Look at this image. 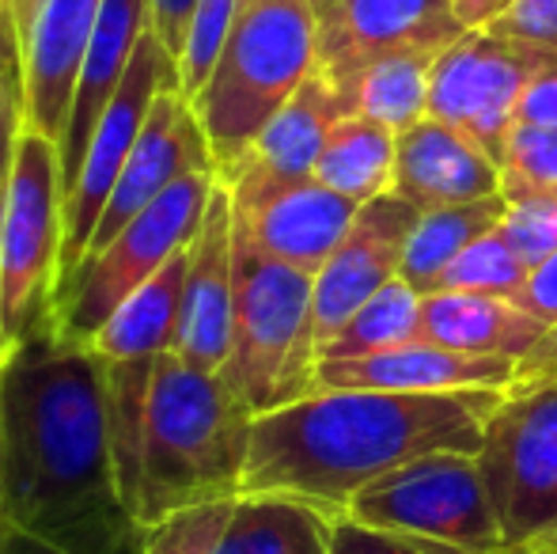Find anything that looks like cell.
Masks as SVG:
<instances>
[{
  "label": "cell",
  "instance_id": "cell-21",
  "mask_svg": "<svg viewBox=\"0 0 557 554\" xmlns=\"http://www.w3.org/2000/svg\"><path fill=\"white\" fill-rule=\"evenodd\" d=\"M152 30V0H103L96 30H91L88 53H84L81 84L73 96V114H69L65 137H61V175H65V194L73 190L76 171L88 152V140L96 134L99 119L111 107L117 84L125 81L140 42Z\"/></svg>",
  "mask_w": 557,
  "mask_h": 554
},
{
  "label": "cell",
  "instance_id": "cell-10",
  "mask_svg": "<svg viewBox=\"0 0 557 554\" xmlns=\"http://www.w3.org/2000/svg\"><path fill=\"white\" fill-rule=\"evenodd\" d=\"M160 91H178V65L168 50H163L160 38L148 30L145 42H140L137 58H133L125 81L117 84L111 107L99 119L96 134L88 140V152L76 171L73 190L65 194V251H61V285L81 270L88 244L99 229V217H103L107 201L114 194V183L122 175L125 160H129L133 145H137L140 130H145L152 103ZM183 96V91H178Z\"/></svg>",
  "mask_w": 557,
  "mask_h": 554
},
{
  "label": "cell",
  "instance_id": "cell-16",
  "mask_svg": "<svg viewBox=\"0 0 557 554\" xmlns=\"http://www.w3.org/2000/svg\"><path fill=\"white\" fill-rule=\"evenodd\" d=\"M235 316V209L221 183L206 209L186 259L183 316H178L175 357L190 369L221 372L232 349Z\"/></svg>",
  "mask_w": 557,
  "mask_h": 554
},
{
  "label": "cell",
  "instance_id": "cell-39",
  "mask_svg": "<svg viewBox=\"0 0 557 554\" xmlns=\"http://www.w3.org/2000/svg\"><path fill=\"white\" fill-rule=\"evenodd\" d=\"M528 316H535L543 327L557 323V251L546 262H539L523 281V288L512 296Z\"/></svg>",
  "mask_w": 557,
  "mask_h": 554
},
{
  "label": "cell",
  "instance_id": "cell-19",
  "mask_svg": "<svg viewBox=\"0 0 557 554\" xmlns=\"http://www.w3.org/2000/svg\"><path fill=\"white\" fill-rule=\"evenodd\" d=\"M357 209V201L308 178V183L273 194L270 201L247 213H235V236L265 259L315 278L334 255V247L345 239Z\"/></svg>",
  "mask_w": 557,
  "mask_h": 554
},
{
  "label": "cell",
  "instance_id": "cell-18",
  "mask_svg": "<svg viewBox=\"0 0 557 554\" xmlns=\"http://www.w3.org/2000/svg\"><path fill=\"white\" fill-rule=\"evenodd\" d=\"M516 380V361L508 357H474L433 342L387 349V354L352 357V361H319L311 392H398V395H441L470 387H500Z\"/></svg>",
  "mask_w": 557,
  "mask_h": 554
},
{
  "label": "cell",
  "instance_id": "cell-48",
  "mask_svg": "<svg viewBox=\"0 0 557 554\" xmlns=\"http://www.w3.org/2000/svg\"><path fill=\"white\" fill-rule=\"evenodd\" d=\"M0 365H4V354H0Z\"/></svg>",
  "mask_w": 557,
  "mask_h": 554
},
{
  "label": "cell",
  "instance_id": "cell-45",
  "mask_svg": "<svg viewBox=\"0 0 557 554\" xmlns=\"http://www.w3.org/2000/svg\"><path fill=\"white\" fill-rule=\"evenodd\" d=\"M334 4H337V0H311V8H315V15H326Z\"/></svg>",
  "mask_w": 557,
  "mask_h": 554
},
{
  "label": "cell",
  "instance_id": "cell-9",
  "mask_svg": "<svg viewBox=\"0 0 557 554\" xmlns=\"http://www.w3.org/2000/svg\"><path fill=\"white\" fill-rule=\"evenodd\" d=\"M342 517L470 554H508L474 456L436 452L372 479Z\"/></svg>",
  "mask_w": 557,
  "mask_h": 554
},
{
  "label": "cell",
  "instance_id": "cell-1",
  "mask_svg": "<svg viewBox=\"0 0 557 554\" xmlns=\"http://www.w3.org/2000/svg\"><path fill=\"white\" fill-rule=\"evenodd\" d=\"M0 525L61 554L145 551L117 490L103 361L53 319L0 365Z\"/></svg>",
  "mask_w": 557,
  "mask_h": 554
},
{
  "label": "cell",
  "instance_id": "cell-13",
  "mask_svg": "<svg viewBox=\"0 0 557 554\" xmlns=\"http://www.w3.org/2000/svg\"><path fill=\"white\" fill-rule=\"evenodd\" d=\"M418 209L395 190L372 198L357 209L345 239L334 247L326 267L315 274L311 288V334L315 349L342 331V323L368 304L383 285L403 274V255L418 224Z\"/></svg>",
  "mask_w": 557,
  "mask_h": 554
},
{
  "label": "cell",
  "instance_id": "cell-20",
  "mask_svg": "<svg viewBox=\"0 0 557 554\" xmlns=\"http://www.w3.org/2000/svg\"><path fill=\"white\" fill-rule=\"evenodd\" d=\"M395 194L418 213H436L500 194V168L467 134L441 119H425L398 134Z\"/></svg>",
  "mask_w": 557,
  "mask_h": 554
},
{
  "label": "cell",
  "instance_id": "cell-8",
  "mask_svg": "<svg viewBox=\"0 0 557 554\" xmlns=\"http://www.w3.org/2000/svg\"><path fill=\"white\" fill-rule=\"evenodd\" d=\"M216 186V171H198L171 186L140 217H133L103 251L91 255L65 281L53 304V327L65 338L88 342L145 281H152L178 251L194 244Z\"/></svg>",
  "mask_w": 557,
  "mask_h": 554
},
{
  "label": "cell",
  "instance_id": "cell-33",
  "mask_svg": "<svg viewBox=\"0 0 557 554\" xmlns=\"http://www.w3.org/2000/svg\"><path fill=\"white\" fill-rule=\"evenodd\" d=\"M516 190H557V130H508L500 152V194Z\"/></svg>",
  "mask_w": 557,
  "mask_h": 554
},
{
  "label": "cell",
  "instance_id": "cell-5",
  "mask_svg": "<svg viewBox=\"0 0 557 554\" xmlns=\"http://www.w3.org/2000/svg\"><path fill=\"white\" fill-rule=\"evenodd\" d=\"M311 288V274L265 259L235 236L232 349L221 377L255 418L304 399L315 387Z\"/></svg>",
  "mask_w": 557,
  "mask_h": 554
},
{
  "label": "cell",
  "instance_id": "cell-38",
  "mask_svg": "<svg viewBox=\"0 0 557 554\" xmlns=\"http://www.w3.org/2000/svg\"><path fill=\"white\" fill-rule=\"evenodd\" d=\"M512 126L557 130V53L528 81L520 103H516V122H512Z\"/></svg>",
  "mask_w": 557,
  "mask_h": 554
},
{
  "label": "cell",
  "instance_id": "cell-7",
  "mask_svg": "<svg viewBox=\"0 0 557 554\" xmlns=\"http://www.w3.org/2000/svg\"><path fill=\"white\" fill-rule=\"evenodd\" d=\"M474 459L505 551H557V380L505 392Z\"/></svg>",
  "mask_w": 557,
  "mask_h": 554
},
{
  "label": "cell",
  "instance_id": "cell-25",
  "mask_svg": "<svg viewBox=\"0 0 557 554\" xmlns=\"http://www.w3.org/2000/svg\"><path fill=\"white\" fill-rule=\"evenodd\" d=\"M395 152L398 134H391L387 126L364 119V114H345L326 134L315 163V183L364 206V201L395 190Z\"/></svg>",
  "mask_w": 557,
  "mask_h": 554
},
{
  "label": "cell",
  "instance_id": "cell-22",
  "mask_svg": "<svg viewBox=\"0 0 557 554\" xmlns=\"http://www.w3.org/2000/svg\"><path fill=\"white\" fill-rule=\"evenodd\" d=\"M546 334L535 316L512 296L493 293H429L421 296V342L474 357L520 361Z\"/></svg>",
  "mask_w": 557,
  "mask_h": 554
},
{
  "label": "cell",
  "instance_id": "cell-44",
  "mask_svg": "<svg viewBox=\"0 0 557 554\" xmlns=\"http://www.w3.org/2000/svg\"><path fill=\"white\" fill-rule=\"evenodd\" d=\"M38 4H42V0H4V12H8V23H12L15 38H23L30 30V20H35Z\"/></svg>",
  "mask_w": 557,
  "mask_h": 554
},
{
  "label": "cell",
  "instance_id": "cell-24",
  "mask_svg": "<svg viewBox=\"0 0 557 554\" xmlns=\"http://www.w3.org/2000/svg\"><path fill=\"white\" fill-rule=\"evenodd\" d=\"M334 517L293 497L243 494L216 543V554H334Z\"/></svg>",
  "mask_w": 557,
  "mask_h": 554
},
{
  "label": "cell",
  "instance_id": "cell-4",
  "mask_svg": "<svg viewBox=\"0 0 557 554\" xmlns=\"http://www.w3.org/2000/svg\"><path fill=\"white\" fill-rule=\"evenodd\" d=\"M319 61V15L311 0H239L227 42L194 99L216 175H224L270 119L304 88Z\"/></svg>",
  "mask_w": 557,
  "mask_h": 554
},
{
  "label": "cell",
  "instance_id": "cell-37",
  "mask_svg": "<svg viewBox=\"0 0 557 554\" xmlns=\"http://www.w3.org/2000/svg\"><path fill=\"white\" fill-rule=\"evenodd\" d=\"M485 30L557 53V0H512V8L497 15Z\"/></svg>",
  "mask_w": 557,
  "mask_h": 554
},
{
  "label": "cell",
  "instance_id": "cell-11",
  "mask_svg": "<svg viewBox=\"0 0 557 554\" xmlns=\"http://www.w3.org/2000/svg\"><path fill=\"white\" fill-rule=\"evenodd\" d=\"M550 58L554 50L543 46L512 42L490 30H467L436 58L429 119H441L467 134L500 168V152L516 122V103L531 76Z\"/></svg>",
  "mask_w": 557,
  "mask_h": 554
},
{
  "label": "cell",
  "instance_id": "cell-29",
  "mask_svg": "<svg viewBox=\"0 0 557 554\" xmlns=\"http://www.w3.org/2000/svg\"><path fill=\"white\" fill-rule=\"evenodd\" d=\"M410 342H421V293L395 278L345 319L342 331L319 349V361H352Z\"/></svg>",
  "mask_w": 557,
  "mask_h": 554
},
{
  "label": "cell",
  "instance_id": "cell-46",
  "mask_svg": "<svg viewBox=\"0 0 557 554\" xmlns=\"http://www.w3.org/2000/svg\"><path fill=\"white\" fill-rule=\"evenodd\" d=\"M8 27V12H4V0H0V30Z\"/></svg>",
  "mask_w": 557,
  "mask_h": 554
},
{
  "label": "cell",
  "instance_id": "cell-43",
  "mask_svg": "<svg viewBox=\"0 0 557 554\" xmlns=\"http://www.w3.org/2000/svg\"><path fill=\"white\" fill-rule=\"evenodd\" d=\"M0 554H61V551L42 540H35V535L20 532V528L0 525Z\"/></svg>",
  "mask_w": 557,
  "mask_h": 554
},
{
  "label": "cell",
  "instance_id": "cell-15",
  "mask_svg": "<svg viewBox=\"0 0 557 554\" xmlns=\"http://www.w3.org/2000/svg\"><path fill=\"white\" fill-rule=\"evenodd\" d=\"M198 171H216L206 130H201L194 107L178 91H160L129 160H125L122 175H117L111 201H107L103 217H99V229L91 236L84 262L103 251L133 217H140L171 186L183 183L186 175H198Z\"/></svg>",
  "mask_w": 557,
  "mask_h": 554
},
{
  "label": "cell",
  "instance_id": "cell-36",
  "mask_svg": "<svg viewBox=\"0 0 557 554\" xmlns=\"http://www.w3.org/2000/svg\"><path fill=\"white\" fill-rule=\"evenodd\" d=\"M331 551L334 554H470V551H459V547H447V543L380 532V528L357 525V520H349V517H337L334 520Z\"/></svg>",
  "mask_w": 557,
  "mask_h": 554
},
{
  "label": "cell",
  "instance_id": "cell-27",
  "mask_svg": "<svg viewBox=\"0 0 557 554\" xmlns=\"http://www.w3.org/2000/svg\"><path fill=\"white\" fill-rule=\"evenodd\" d=\"M441 53L398 50L368 61L352 81V107L364 119L387 126L391 134H406L429 119V91H433V65Z\"/></svg>",
  "mask_w": 557,
  "mask_h": 554
},
{
  "label": "cell",
  "instance_id": "cell-41",
  "mask_svg": "<svg viewBox=\"0 0 557 554\" xmlns=\"http://www.w3.org/2000/svg\"><path fill=\"white\" fill-rule=\"evenodd\" d=\"M546 380H557V323L546 327L543 338L516 361V380L508 392H523V387L546 384Z\"/></svg>",
  "mask_w": 557,
  "mask_h": 554
},
{
  "label": "cell",
  "instance_id": "cell-14",
  "mask_svg": "<svg viewBox=\"0 0 557 554\" xmlns=\"http://www.w3.org/2000/svg\"><path fill=\"white\" fill-rule=\"evenodd\" d=\"M345 114L357 111L315 69L304 81V88L273 114L270 126L255 137V145L221 175V183L232 194L235 213H247V209L270 201L273 194L315 178V163L326 145V134Z\"/></svg>",
  "mask_w": 557,
  "mask_h": 554
},
{
  "label": "cell",
  "instance_id": "cell-17",
  "mask_svg": "<svg viewBox=\"0 0 557 554\" xmlns=\"http://www.w3.org/2000/svg\"><path fill=\"white\" fill-rule=\"evenodd\" d=\"M103 0H42L20 38L23 69V114L27 130L61 145L81 84L84 53L96 30Z\"/></svg>",
  "mask_w": 557,
  "mask_h": 554
},
{
  "label": "cell",
  "instance_id": "cell-3",
  "mask_svg": "<svg viewBox=\"0 0 557 554\" xmlns=\"http://www.w3.org/2000/svg\"><path fill=\"white\" fill-rule=\"evenodd\" d=\"M250 415L221 372L163 354L145 421L137 517L145 528L194 505L239 497L250 452Z\"/></svg>",
  "mask_w": 557,
  "mask_h": 554
},
{
  "label": "cell",
  "instance_id": "cell-28",
  "mask_svg": "<svg viewBox=\"0 0 557 554\" xmlns=\"http://www.w3.org/2000/svg\"><path fill=\"white\" fill-rule=\"evenodd\" d=\"M156 365L160 357H137V361H103L107 377V421H111V452L117 490L137 517L140 505V471H145V421L148 395H152ZM140 520V517H137Z\"/></svg>",
  "mask_w": 557,
  "mask_h": 554
},
{
  "label": "cell",
  "instance_id": "cell-35",
  "mask_svg": "<svg viewBox=\"0 0 557 554\" xmlns=\"http://www.w3.org/2000/svg\"><path fill=\"white\" fill-rule=\"evenodd\" d=\"M27 130L23 114V69H20V38L12 23L0 30V209H4L8 178H12L15 145Z\"/></svg>",
  "mask_w": 557,
  "mask_h": 554
},
{
  "label": "cell",
  "instance_id": "cell-42",
  "mask_svg": "<svg viewBox=\"0 0 557 554\" xmlns=\"http://www.w3.org/2000/svg\"><path fill=\"white\" fill-rule=\"evenodd\" d=\"M451 8L467 30H485L497 15L512 8V0H451Z\"/></svg>",
  "mask_w": 557,
  "mask_h": 554
},
{
  "label": "cell",
  "instance_id": "cell-6",
  "mask_svg": "<svg viewBox=\"0 0 557 554\" xmlns=\"http://www.w3.org/2000/svg\"><path fill=\"white\" fill-rule=\"evenodd\" d=\"M65 251V175L58 140L23 130L0 209V327L8 349L53 319Z\"/></svg>",
  "mask_w": 557,
  "mask_h": 554
},
{
  "label": "cell",
  "instance_id": "cell-32",
  "mask_svg": "<svg viewBox=\"0 0 557 554\" xmlns=\"http://www.w3.org/2000/svg\"><path fill=\"white\" fill-rule=\"evenodd\" d=\"M505 201L500 236L512 244L523 267L535 270L557 251V190H516L505 194Z\"/></svg>",
  "mask_w": 557,
  "mask_h": 554
},
{
  "label": "cell",
  "instance_id": "cell-23",
  "mask_svg": "<svg viewBox=\"0 0 557 554\" xmlns=\"http://www.w3.org/2000/svg\"><path fill=\"white\" fill-rule=\"evenodd\" d=\"M186 259H190V247L178 251L152 281H145L84 346L99 361H137V357L175 354L178 316H183Z\"/></svg>",
  "mask_w": 557,
  "mask_h": 554
},
{
  "label": "cell",
  "instance_id": "cell-40",
  "mask_svg": "<svg viewBox=\"0 0 557 554\" xmlns=\"http://www.w3.org/2000/svg\"><path fill=\"white\" fill-rule=\"evenodd\" d=\"M194 8H198V0H152V35L175 58V65H178V53H183L186 30H190Z\"/></svg>",
  "mask_w": 557,
  "mask_h": 554
},
{
  "label": "cell",
  "instance_id": "cell-47",
  "mask_svg": "<svg viewBox=\"0 0 557 554\" xmlns=\"http://www.w3.org/2000/svg\"><path fill=\"white\" fill-rule=\"evenodd\" d=\"M0 354H8V342H4V327H0Z\"/></svg>",
  "mask_w": 557,
  "mask_h": 554
},
{
  "label": "cell",
  "instance_id": "cell-26",
  "mask_svg": "<svg viewBox=\"0 0 557 554\" xmlns=\"http://www.w3.org/2000/svg\"><path fill=\"white\" fill-rule=\"evenodd\" d=\"M505 194L493 198H478L467 206L436 209V213H421L413 224V236L406 244L403 255V278L406 285H413L421 296L433 293L436 281L470 244H478L482 236H490L493 229H500L505 221Z\"/></svg>",
  "mask_w": 557,
  "mask_h": 554
},
{
  "label": "cell",
  "instance_id": "cell-12",
  "mask_svg": "<svg viewBox=\"0 0 557 554\" xmlns=\"http://www.w3.org/2000/svg\"><path fill=\"white\" fill-rule=\"evenodd\" d=\"M462 35L451 0H337L319 15L315 69L352 103V81L368 61L398 50L444 53Z\"/></svg>",
  "mask_w": 557,
  "mask_h": 554
},
{
  "label": "cell",
  "instance_id": "cell-2",
  "mask_svg": "<svg viewBox=\"0 0 557 554\" xmlns=\"http://www.w3.org/2000/svg\"><path fill=\"white\" fill-rule=\"evenodd\" d=\"M500 399V387L441 395L311 392L250 421L239 497H293L337 520L368 482L410 459L436 452L478 456Z\"/></svg>",
  "mask_w": 557,
  "mask_h": 554
},
{
  "label": "cell",
  "instance_id": "cell-31",
  "mask_svg": "<svg viewBox=\"0 0 557 554\" xmlns=\"http://www.w3.org/2000/svg\"><path fill=\"white\" fill-rule=\"evenodd\" d=\"M235 8H239V0H198V8H194L183 53H178V91L186 103H194L198 91L206 88L227 42V30L235 23Z\"/></svg>",
  "mask_w": 557,
  "mask_h": 554
},
{
  "label": "cell",
  "instance_id": "cell-34",
  "mask_svg": "<svg viewBox=\"0 0 557 554\" xmlns=\"http://www.w3.org/2000/svg\"><path fill=\"white\" fill-rule=\"evenodd\" d=\"M232 505L235 497H224V502L194 505V509L160 520V525L148 528L140 554H216V543H221L224 525L232 517Z\"/></svg>",
  "mask_w": 557,
  "mask_h": 554
},
{
  "label": "cell",
  "instance_id": "cell-30",
  "mask_svg": "<svg viewBox=\"0 0 557 554\" xmlns=\"http://www.w3.org/2000/svg\"><path fill=\"white\" fill-rule=\"evenodd\" d=\"M531 270L512 251L500 229L470 244L451 267L444 270L433 293H493V296H516L523 288ZM429 296V293H425Z\"/></svg>",
  "mask_w": 557,
  "mask_h": 554
},
{
  "label": "cell",
  "instance_id": "cell-49",
  "mask_svg": "<svg viewBox=\"0 0 557 554\" xmlns=\"http://www.w3.org/2000/svg\"><path fill=\"white\" fill-rule=\"evenodd\" d=\"M550 554H557V551H550Z\"/></svg>",
  "mask_w": 557,
  "mask_h": 554
}]
</instances>
